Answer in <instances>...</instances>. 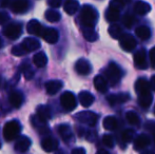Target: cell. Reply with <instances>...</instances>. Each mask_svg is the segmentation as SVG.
I'll return each instance as SVG.
<instances>
[{
  "label": "cell",
  "instance_id": "cell-1",
  "mask_svg": "<svg viewBox=\"0 0 155 154\" xmlns=\"http://www.w3.org/2000/svg\"><path fill=\"white\" fill-rule=\"evenodd\" d=\"M135 90L138 93V103L140 107L148 109L153 100L151 95V84L145 78H139L135 84Z\"/></svg>",
  "mask_w": 155,
  "mask_h": 154
},
{
  "label": "cell",
  "instance_id": "cell-2",
  "mask_svg": "<svg viewBox=\"0 0 155 154\" xmlns=\"http://www.w3.org/2000/svg\"><path fill=\"white\" fill-rule=\"evenodd\" d=\"M98 20V12L96 8H94L92 5L82 6L81 12H80V22L84 29H93Z\"/></svg>",
  "mask_w": 155,
  "mask_h": 154
},
{
  "label": "cell",
  "instance_id": "cell-3",
  "mask_svg": "<svg viewBox=\"0 0 155 154\" xmlns=\"http://www.w3.org/2000/svg\"><path fill=\"white\" fill-rule=\"evenodd\" d=\"M21 131V126L19 123V121L17 120H11L4 125L3 127V137L8 142H12L15 138L18 137L19 133Z\"/></svg>",
  "mask_w": 155,
  "mask_h": 154
},
{
  "label": "cell",
  "instance_id": "cell-4",
  "mask_svg": "<svg viewBox=\"0 0 155 154\" xmlns=\"http://www.w3.org/2000/svg\"><path fill=\"white\" fill-rule=\"evenodd\" d=\"M121 75H123V72L115 62H111L107 68V70L104 71V76H106L104 78L112 86H116L118 84L119 80L121 79Z\"/></svg>",
  "mask_w": 155,
  "mask_h": 154
},
{
  "label": "cell",
  "instance_id": "cell-5",
  "mask_svg": "<svg viewBox=\"0 0 155 154\" xmlns=\"http://www.w3.org/2000/svg\"><path fill=\"white\" fill-rule=\"evenodd\" d=\"M75 118L77 119L79 123H84V125H87V126H89V127H94V126L97 123L98 115L91 111H82L76 114Z\"/></svg>",
  "mask_w": 155,
  "mask_h": 154
},
{
  "label": "cell",
  "instance_id": "cell-6",
  "mask_svg": "<svg viewBox=\"0 0 155 154\" xmlns=\"http://www.w3.org/2000/svg\"><path fill=\"white\" fill-rule=\"evenodd\" d=\"M60 105L64 110L67 111H72L76 108L77 106V101H76L75 95L72 92H67L62 93V95L60 96Z\"/></svg>",
  "mask_w": 155,
  "mask_h": 154
},
{
  "label": "cell",
  "instance_id": "cell-7",
  "mask_svg": "<svg viewBox=\"0 0 155 154\" xmlns=\"http://www.w3.org/2000/svg\"><path fill=\"white\" fill-rule=\"evenodd\" d=\"M21 31H22V28H21V25L18 22H14V23H10L8 25H6L2 32H3L4 36H6L8 39H12V40H15L20 36Z\"/></svg>",
  "mask_w": 155,
  "mask_h": 154
},
{
  "label": "cell",
  "instance_id": "cell-8",
  "mask_svg": "<svg viewBox=\"0 0 155 154\" xmlns=\"http://www.w3.org/2000/svg\"><path fill=\"white\" fill-rule=\"evenodd\" d=\"M119 44L126 52H131L136 48V40L131 34H124L119 39Z\"/></svg>",
  "mask_w": 155,
  "mask_h": 154
},
{
  "label": "cell",
  "instance_id": "cell-9",
  "mask_svg": "<svg viewBox=\"0 0 155 154\" xmlns=\"http://www.w3.org/2000/svg\"><path fill=\"white\" fill-rule=\"evenodd\" d=\"M45 29V28H43V25H41L38 20H35V19L29 21V23H28V25H27L28 33L32 34V35H35V36H39V37H42Z\"/></svg>",
  "mask_w": 155,
  "mask_h": 154
},
{
  "label": "cell",
  "instance_id": "cell-10",
  "mask_svg": "<svg viewBox=\"0 0 155 154\" xmlns=\"http://www.w3.org/2000/svg\"><path fill=\"white\" fill-rule=\"evenodd\" d=\"M134 66L137 69H147L148 64H147V58H146V50L140 49L139 51H137L134 54Z\"/></svg>",
  "mask_w": 155,
  "mask_h": 154
},
{
  "label": "cell",
  "instance_id": "cell-11",
  "mask_svg": "<svg viewBox=\"0 0 155 154\" xmlns=\"http://www.w3.org/2000/svg\"><path fill=\"white\" fill-rule=\"evenodd\" d=\"M29 5L30 3L27 0H15V1H11L10 8L16 14H22V13L27 12Z\"/></svg>",
  "mask_w": 155,
  "mask_h": 154
},
{
  "label": "cell",
  "instance_id": "cell-12",
  "mask_svg": "<svg viewBox=\"0 0 155 154\" xmlns=\"http://www.w3.org/2000/svg\"><path fill=\"white\" fill-rule=\"evenodd\" d=\"M75 70L78 74L80 75H89L92 71V67H91L90 62L87 59H78L75 64Z\"/></svg>",
  "mask_w": 155,
  "mask_h": 154
},
{
  "label": "cell",
  "instance_id": "cell-13",
  "mask_svg": "<svg viewBox=\"0 0 155 154\" xmlns=\"http://www.w3.org/2000/svg\"><path fill=\"white\" fill-rule=\"evenodd\" d=\"M130 99V95L128 93H117V94L109 95L107 100L111 106H117L120 103H124Z\"/></svg>",
  "mask_w": 155,
  "mask_h": 154
},
{
  "label": "cell",
  "instance_id": "cell-14",
  "mask_svg": "<svg viewBox=\"0 0 155 154\" xmlns=\"http://www.w3.org/2000/svg\"><path fill=\"white\" fill-rule=\"evenodd\" d=\"M59 38V33H58L57 30L53 29V28H45V32L42 34V39L45 40L48 43H56Z\"/></svg>",
  "mask_w": 155,
  "mask_h": 154
},
{
  "label": "cell",
  "instance_id": "cell-15",
  "mask_svg": "<svg viewBox=\"0 0 155 154\" xmlns=\"http://www.w3.org/2000/svg\"><path fill=\"white\" fill-rule=\"evenodd\" d=\"M41 148L45 151V152H53V151L57 150L58 148V140L51 136L45 137L41 142Z\"/></svg>",
  "mask_w": 155,
  "mask_h": 154
},
{
  "label": "cell",
  "instance_id": "cell-16",
  "mask_svg": "<svg viewBox=\"0 0 155 154\" xmlns=\"http://www.w3.org/2000/svg\"><path fill=\"white\" fill-rule=\"evenodd\" d=\"M31 144H32L31 139H30L29 137H27V136H20V137L16 140V143H15V150L20 153L27 152V151L29 150Z\"/></svg>",
  "mask_w": 155,
  "mask_h": 154
},
{
  "label": "cell",
  "instance_id": "cell-17",
  "mask_svg": "<svg viewBox=\"0 0 155 154\" xmlns=\"http://www.w3.org/2000/svg\"><path fill=\"white\" fill-rule=\"evenodd\" d=\"M39 119H41L42 121L47 123L50 118L52 117V112H51V109H50L48 106H45V105H40L37 107V110H36V114H35Z\"/></svg>",
  "mask_w": 155,
  "mask_h": 154
},
{
  "label": "cell",
  "instance_id": "cell-18",
  "mask_svg": "<svg viewBox=\"0 0 155 154\" xmlns=\"http://www.w3.org/2000/svg\"><path fill=\"white\" fill-rule=\"evenodd\" d=\"M62 87L63 84L60 80H50L45 84V91H47L48 94L54 95L57 92H59Z\"/></svg>",
  "mask_w": 155,
  "mask_h": 154
},
{
  "label": "cell",
  "instance_id": "cell-19",
  "mask_svg": "<svg viewBox=\"0 0 155 154\" xmlns=\"http://www.w3.org/2000/svg\"><path fill=\"white\" fill-rule=\"evenodd\" d=\"M21 45H22V48L25 49V51L27 52H31V51H35V50H38L39 48H40V42H39L38 40H36V39L34 38H25L23 39V41L20 43Z\"/></svg>",
  "mask_w": 155,
  "mask_h": 154
},
{
  "label": "cell",
  "instance_id": "cell-20",
  "mask_svg": "<svg viewBox=\"0 0 155 154\" xmlns=\"http://www.w3.org/2000/svg\"><path fill=\"white\" fill-rule=\"evenodd\" d=\"M150 145V137L146 134H140L134 140V149L135 150H143Z\"/></svg>",
  "mask_w": 155,
  "mask_h": 154
},
{
  "label": "cell",
  "instance_id": "cell-21",
  "mask_svg": "<svg viewBox=\"0 0 155 154\" xmlns=\"http://www.w3.org/2000/svg\"><path fill=\"white\" fill-rule=\"evenodd\" d=\"M58 133L65 143H70L74 139L73 132H72L69 125H60L58 127Z\"/></svg>",
  "mask_w": 155,
  "mask_h": 154
},
{
  "label": "cell",
  "instance_id": "cell-22",
  "mask_svg": "<svg viewBox=\"0 0 155 154\" xmlns=\"http://www.w3.org/2000/svg\"><path fill=\"white\" fill-rule=\"evenodd\" d=\"M78 99H79L80 105L84 108H89L94 103V96L90 92H87V91L80 92L78 95Z\"/></svg>",
  "mask_w": 155,
  "mask_h": 154
},
{
  "label": "cell",
  "instance_id": "cell-23",
  "mask_svg": "<svg viewBox=\"0 0 155 154\" xmlns=\"http://www.w3.org/2000/svg\"><path fill=\"white\" fill-rule=\"evenodd\" d=\"M94 87L100 93H107L108 91V81L104 76H96L94 78Z\"/></svg>",
  "mask_w": 155,
  "mask_h": 154
},
{
  "label": "cell",
  "instance_id": "cell-24",
  "mask_svg": "<svg viewBox=\"0 0 155 154\" xmlns=\"http://www.w3.org/2000/svg\"><path fill=\"white\" fill-rule=\"evenodd\" d=\"M8 101H10V103L12 105V107L20 108V106L22 105L23 97L20 92H18V91H13V92H11L10 96H8Z\"/></svg>",
  "mask_w": 155,
  "mask_h": 154
},
{
  "label": "cell",
  "instance_id": "cell-25",
  "mask_svg": "<svg viewBox=\"0 0 155 154\" xmlns=\"http://www.w3.org/2000/svg\"><path fill=\"white\" fill-rule=\"evenodd\" d=\"M134 11L138 15H146L151 11V5L148 2L145 1H137L134 4Z\"/></svg>",
  "mask_w": 155,
  "mask_h": 154
},
{
  "label": "cell",
  "instance_id": "cell-26",
  "mask_svg": "<svg viewBox=\"0 0 155 154\" xmlns=\"http://www.w3.org/2000/svg\"><path fill=\"white\" fill-rule=\"evenodd\" d=\"M79 8V2L75 1V0H68L63 4V10L67 14L74 15Z\"/></svg>",
  "mask_w": 155,
  "mask_h": 154
},
{
  "label": "cell",
  "instance_id": "cell-27",
  "mask_svg": "<svg viewBox=\"0 0 155 154\" xmlns=\"http://www.w3.org/2000/svg\"><path fill=\"white\" fill-rule=\"evenodd\" d=\"M135 34L137 35V37L141 40H147L151 36V30L150 28H148L147 25H139L135 30Z\"/></svg>",
  "mask_w": 155,
  "mask_h": 154
},
{
  "label": "cell",
  "instance_id": "cell-28",
  "mask_svg": "<svg viewBox=\"0 0 155 154\" xmlns=\"http://www.w3.org/2000/svg\"><path fill=\"white\" fill-rule=\"evenodd\" d=\"M33 62L37 68H43L48 64V57L43 52H38L33 57Z\"/></svg>",
  "mask_w": 155,
  "mask_h": 154
},
{
  "label": "cell",
  "instance_id": "cell-29",
  "mask_svg": "<svg viewBox=\"0 0 155 154\" xmlns=\"http://www.w3.org/2000/svg\"><path fill=\"white\" fill-rule=\"evenodd\" d=\"M31 121L35 128L38 130L39 132L43 133V132H48V128H47V123L42 121L41 119H39L36 115L31 117Z\"/></svg>",
  "mask_w": 155,
  "mask_h": 154
},
{
  "label": "cell",
  "instance_id": "cell-30",
  "mask_svg": "<svg viewBox=\"0 0 155 154\" xmlns=\"http://www.w3.org/2000/svg\"><path fill=\"white\" fill-rule=\"evenodd\" d=\"M102 125H104V129H106V130L112 131V130L116 129L118 123H117V119L115 118L114 116H107L106 118L104 119V123H102Z\"/></svg>",
  "mask_w": 155,
  "mask_h": 154
},
{
  "label": "cell",
  "instance_id": "cell-31",
  "mask_svg": "<svg viewBox=\"0 0 155 154\" xmlns=\"http://www.w3.org/2000/svg\"><path fill=\"white\" fill-rule=\"evenodd\" d=\"M106 19L109 22H114L119 19V11L116 8H113L109 6V8L106 11Z\"/></svg>",
  "mask_w": 155,
  "mask_h": 154
},
{
  "label": "cell",
  "instance_id": "cell-32",
  "mask_svg": "<svg viewBox=\"0 0 155 154\" xmlns=\"http://www.w3.org/2000/svg\"><path fill=\"white\" fill-rule=\"evenodd\" d=\"M45 17L48 21L50 22H57L60 20V14L55 10H48L45 14Z\"/></svg>",
  "mask_w": 155,
  "mask_h": 154
},
{
  "label": "cell",
  "instance_id": "cell-33",
  "mask_svg": "<svg viewBox=\"0 0 155 154\" xmlns=\"http://www.w3.org/2000/svg\"><path fill=\"white\" fill-rule=\"evenodd\" d=\"M123 31H121V28L119 27V25H110V28H109V34H110V36L112 38L114 39H120L121 36L124 35Z\"/></svg>",
  "mask_w": 155,
  "mask_h": 154
},
{
  "label": "cell",
  "instance_id": "cell-34",
  "mask_svg": "<svg viewBox=\"0 0 155 154\" xmlns=\"http://www.w3.org/2000/svg\"><path fill=\"white\" fill-rule=\"evenodd\" d=\"M82 33H84V37L88 41H95L98 39V35L94 29H82Z\"/></svg>",
  "mask_w": 155,
  "mask_h": 154
},
{
  "label": "cell",
  "instance_id": "cell-35",
  "mask_svg": "<svg viewBox=\"0 0 155 154\" xmlns=\"http://www.w3.org/2000/svg\"><path fill=\"white\" fill-rule=\"evenodd\" d=\"M21 72H22L23 76L25 77V79L30 80L34 77V71L32 70L31 66L29 64H23L21 66Z\"/></svg>",
  "mask_w": 155,
  "mask_h": 154
},
{
  "label": "cell",
  "instance_id": "cell-36",
  "mask_svg": "<svg viewBox=\"0 0 155 154\" xmlns=\"http://www.w3.org/2000/svg\"><path fill=\"white\" fill-rule=\"evenodd\" d=\"M126 118L128 120V123L132 126H136L139 123V117L135 112L133 111H129L128 113L126 114Z\"/></svg>",
  "mask_w": 155,
  "mask_h": 154
},
{
  "label": "cell",
  "instance_id": "cell-37",
  "mask_svg": "<svg viewBox=\"0 0 155 154\" xmlns=\"http://www.w3.org/2000/svg\"><path fill=\"white\" fill-rule=\"evenodd\" d=\"M134 135H135L134 130L127 129V130H124V131L123 132V134H121V139H123L124 143H130L131 140L133 139Z\"/></svg>",
  "mask_w": 155,
  "mask_h": 154
},
{
  "label": "cell",
  "instance_id": "cell-38",
  "mask_svg": "<svg viewBox=\"0 0 155 154\" xmlns=\"http://www.w3.org/2000/svg\"><path fill=\"white\" fill-rule=\"evenodd\" d=\"M134 22H135V18L132 16V15H130V14H124V15L123 23L126 28H129V29L132 28L133 25H134Z\"/></svg>",
  "mask_w": 155,
  "mask_h": 154
},
{
  "label": "cell",
  "instance_id": "cell-39",
  "mask_svg": "<svg viewBox=\"0 0 155 154\" xmlns=\"http://www.w3.org/2000/svg\"><path fill=\"white\" fill-rule=\"evenodd\" d=\"M11 52H12V54L14 56H22V55H25V54L27 53L21 44H18V45H15V47H13L12 51H11Z\"/></svg>",
  "mask_w": 155,
  "mask_h": 154
},
{
  "label": "cell",
  "instance_id": "cell-40",
  "mask_svg": "<svg viewBox=\"0 0 155 154\" xmlns=\"http://www.w3.org/2000/svg\"><path fill=\"white\" fill-rule=\"evenodd\" d=\"M102 143H104V146L108 147V148H113V146H114V139H113L112 136L109 135V134L104 135V137H102Z\"/></svg>",
  "mask_w": 155,
  "mask_h": 154
},
{
  "label": "cell",
  "instance_id": "cell-41",
  "mask_svg": "<svg viewBox=\"0 0 155 154\" xmlns=\"http://www.w3.org/2000/svg\"><path fill=\"white\" fill-rule=\"evenodd\" d=\"M10 19V16L6 12H0V25H4Z\"/></svg>",
  "mask_w": 155,
  "mask_h": 154
},
{
  "label": "cell",
  "instance_id": "cell-42",
  "mask_svg": "<svg viewBox=\"0 0 155 154\" xmlns=\"http://www.w3.org/2000/svg\"><path fill=\"white\" fill-rule=\"evenodd\" d=\"M124 5V2H123V1H112L110 3L111 8H116V10H118V11H120Z\"/></svg>",
  "mask_w": 155,
  "mask_h": 154
},
{
  "label": "cell",
  "instance_id": "cell-43",
  "mask_svg": "<svg viewBox=\"0 0 155 154\" xmlns=\"http://www.w3.org/2000/svg\"><path fill=\"white\" fill-rule=\"evenodd\" d=\"M48 4H49L50 6H52V8H59V6L61 5V1H60V0H49V1H48Z\"/></svg>",
  "mask_w": 155,
  "mask_h": 154
},
{
  "label": "cell",
  "instance_id": "cell-44",
  "mask_svg": "<svg viewBox=\"0 0 155 154\" xmlns=\"http://www.w3.org/2000/svg\"><path fill=\"white\" fill-rule=\"evenodd\" d=\"M149 56H150V60H151L152 66H155V47L151 49V51H150V53H149Z\"/></svg>",
  "mask_w": 155,
  "mask_h": 154
},
{
  "label": "cell",
  "instance_id": "cell-45",
  "mask_svg": "<svg viewBox=\"0 0 155 154\" xmlns=\"http://www.w3.org/2000/svg\"><path fill=\"white\" fill-rule=\"evenodd\" d=\"M72 154H86V150L84 148H75L72 151Z\"/></svg>",
  "mask_w": 155,
  "mask_h": 154
},
{
  "label": "cell",
  "instance_id": "cell-46",
  "mask_svg": "<svg viewBox=\"0 0 155 154\" xmlns=\"http://www.w3.org/2000/svg\"><path fill=\"white\" fill-rule=\"evenodd\" d=\"M147 128L149 130H151V131L154 133V142H155V123H149L147 125Z\"/></svg>",
  "mask_w": 155,
  "mask_h": 154
},
{
  "label": "cell",
  "instance_id": "cell-47",
  "mask_svg": "<svg viewBox=\"0 0 155 154\" xmlns=\"http://www.w3.org/2000/svg\"><path fill=\"white\" fill-rule=\"evenodd\" d=\"M150 84H151V88L155 91V76L151 78V82H150Z\"/></svg>",
  "mask_w": 155,
  "mask_h": 154
},
{
  "label": "cell",
  "instance_id": "cell-48",
  "mask_svg": "<svg viewBox=\"0 0 155 154\" xmlns=\"http://www.w3.org/2000/svg\"><path fill=\"white\" fill-rule=\"evenodd\" d=\"M96 154H109V152L107 150H104V149H99V150L96 152Z\"/></svg>",
  "mask_w": 155,
  "mask_h": 154
},
{
  "label": "cell",
  "instance_id": "cell-49",
  "mask_svg": "<svg viewBox=\"0 0 155 154\" xmlns=\"http://www.w3.org/2000/svg\"><path fill=\"white\" fill-rule=\"evenodd\" d=\"M140 154H155V153H153V151H143Z\"/></svg>",
  "mask_w": 155,
  "mask_h": 154
},
{
  "label": "cell",
  "instance_id": "cell-50",
  "mask_svg": "<svg viewBox=\"0 0 155 154\" xmlns=\"http://www.w3.org/2000/svg\"><path fill=\"white\" fill-rule=\"evenodd\" d=\"M56 154H62L61 152H57V153H56Z\"/></svg>",
  "mask_w": 155,
  "mask_h": 154
},
{
  "label": "cell",
  "instance_id": "cell-51",
  "mask_svg": "<svg viewBox=\"0 0 155 154\" xmlns=\"http://www.w3.org/2000/svg\"><path fill=\"white\" fill-rule=\"evenodd\" d=\"M0 47H1V39H0Z\"/></svg>",
  "mask_w": 155,
  "mask_h": 154
},
{
  "label": "cell",
  "instance_id": "cell-52",
  "mask_svg": "<svg viewBox=\"0 0 155 154\" xmlns=\"http://www.w3.org/2000/svg\"><path fill=\"white\" fill-rule=\"evenodd\" d=\"M0 84H1V77H0Z\"/></svg>",
  "mask_w": 155,
  "mask_h": 154
},
{
  "label": "cell",
  "instance_id": "cell-53",
  "mask_svg": "<svg viewBox=\"0 0 155 154\" xmlns=\"http://www.w3.org/2000/svg\"><path fill=\"white\" fill-rule=\"evenodd\" d=\"M154 113H155V107H154Z\"/></svg>",
  "mask_w": 155,
  "mask_h": 154
}]
</instances>
